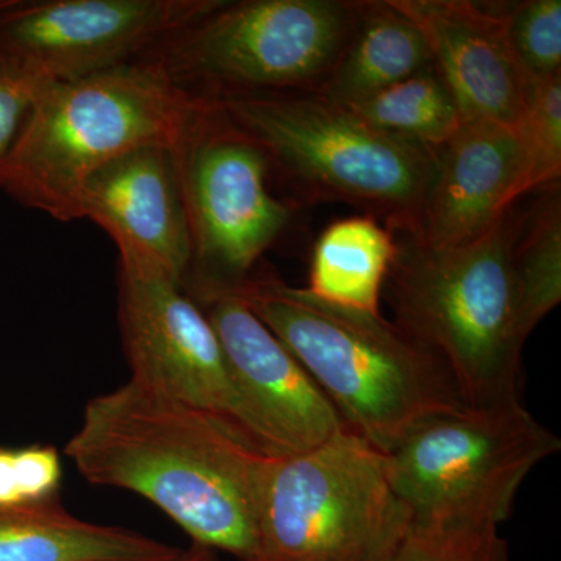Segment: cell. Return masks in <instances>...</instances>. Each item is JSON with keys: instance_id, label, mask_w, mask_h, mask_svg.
Segmentation results:
<instances>
[{"instance_id": "6da1fadb", "label": "cell", "mask_w": 561, "mask_h": 561, "mask_svg": "<svg viewBox=\"0 0 561 561\" xmlns=\"http://www.w3.org/2000/svg\"><path fill=\"white\" fill-rule=\"evenodd\" d=\"M65 453L92 485L153 502L195 545L254 561L276 456L224 421L128 381L88 402Z\"/></svg>"}, {"instance_id": "7a4b0ae2", "label": "cell", "mask_w": 561, "mask_h": 561, "mask_svg": "<svg viewBox=\"0 0 561 561\" xmlns=\"http://www.w3.org/2000/svg\"><path fill=\"white\" fill-rule=\"evenodd\" d=\"M236 295L301 362L346 427L382 453L421 421L465 404L440 357L382 313L337 308L276 278L253 276Z\"/></svg>"}, {"instance_id": "3957f363", "label": "cell", "mask_w": 561, "mask_h": 561, "mask_svg": "<svg viewBox=\"0 0 561 561\" xmlns=\"http://www.w3.org/2000/svg\"><path fill=\"white\" fill-rule=\"evenodd\" d=\"M519 202L471 241H398L387 290L394 323L434 351L468 405L519 400L524 323L513 245Z\"/></svg>"}, {"instance_id": "277c9868", "label": "cell", "mask_w": 561, "mask_h": 561, "mask_svg": "<svg viewBox=\"0 0 561 561\" xmlns=\"http://www.w3.org/2000/svg\"><path fill=\"white\" fill-rule=\"evenodd\" d=\"M201 102L150 58L43 84L0 162V190L51 219L80 220L92 173L139 147L175 149Z\"/></svg>"}, {"instance_id": "5b68a950", "label": "cell", "mask_w": 561, "mask_h": 561, "mask_svg": "<svg viewBox=\"0 0 561 561\" xmlns=\"http://www.w3.org/2000/svg\"><path fill=\"white\" fill-rule=\"evenodd\" d=\"M264 151L301 202H342L413 238L437 171L438 150L378 130L317 92L214 99Z\"/></svg>"}, {"instance_id": "8992f818", "label": "cell", "mask_w": 561, "mask_h": 561, "mask_svg": "<svg viewBox=\"0 0 561 561\" xmlns=\"http://www.w3.org/2000/svg\"><path fill=\"white\" fill-rule=\"evenodd\" d=\"M370 0H220L146 58L194 98L317 92Z\"/></svg>"}, {"instance_id": "52a82bcc", "label": "cell", "mask_w": 561, "mask_h": 561, "mask_svg": "<svg viewBox=\"0 0 561 561\" xmlns=\"http://www.w3.org/2000/svg\"><path fill=\"white\" fill-rule=\"evenodd\" d=\"M411 529L387 454L343 430L309 451L276 457L254 561H393Z\"/></svg>"}, {"instance_id": "ba28073f", "label": "cell", "mask_w": 561, "mask_h": 561, "mask_svg": "<svg viewBox=\"0 0 561 561\" xmlns=\"http://www.w3.org/2000/svg\"><path fill=\"white\" fill-rule=\"evenodd\" d=\"M560 449L556 432L511 400L435 413L387 459L412 526L500 527L527 476Z\"/></svg>"}, {"instance_id": "9c48e42d", "label": "cell", "mask_w": 561, "mask_h": 561, "mask_svg": "<svg viewBox=\"0 0 561 561\" xmlns=\"http://www.w3.org/2000/svg\"><path fill=\"white\" fill-rule=\"evenodd\" d=\"M191 234L183 289L198 302L236 295L295 217L294 203L268 187L261 147L202 99L175 149Z\"/></svg>"}, {"instance_id": "30bf717a", "label": "cell", "mask_w": 561, "mask_h": 561, "mask_svg": "<svg viewBox=\"0 0 561 561\" xmlns=\"http://www.w3.org/2000/svg\"><path fill=\"white\" fill-rule=\"evenodd\" d=\"M220 0L0 2V62L43 87L144 60Z\"/></svg>"}, {"instance_id": "8fae6325", "label": "cell", "mask_w": 561, "mask_h": 561, "mask_svg": "<svg viewBox=\"0 0 561 561\" xmlns=\"http://www.w3.org/2000/svg\"><path fill=\"white\" fill-rule=\"evenodd\" d=\"M117 302L128 381L224 421L271 454L208 316L181 284L119 261Z\"/></svg>"}, {"instance_id": "7c38bea8", "label": "cell", "mask_w": 561, "mask_h": 561, "mask_svg": "<svg viewBox=\"0 0 561 561\" xmlns=\"http://www.w3.org/2000/svg\"><path fill=\"white\" fill-rule=\"evenodd\" d=\"M201 306L272 456L309 451L348 430L301 362L238 295Z\"/></svg>"}, {"instance_id": "4fadbf2b", "label": "cell", "mask_w": 561, "mask_h": 561, "mask_svg": "<svg viewBox=\"0 0 561 561\" xmlns=\"http://www.w3.org/2000/svg\"><path fill=\"white\" fill-rule=\"evenodd\" d=\"M79 214L108 232L119 261L184 287L191 234L173 149L139 147L103 165L84 184Z\"/></svg>"}, {"instance_id": "5bb4252c", "label": "cell", "mask_w": 561, "mask_h": 561, "mask_svg": "<svg viewBox=\"0 0 561 561\" xmlns=\"http://www.w3.org/2000/svg\"><path fill=\"white\" fill-rule=\"evenodd\" d=\"M423 33L432 65L465 122L515 127L534 84L524 76L491 2L390 0Z\"/></svg>"}, {"instance_id": "9a60e30c", "label": "cell", "mask_w": 561, "mask_h": 561, "mask_svg": "<svg viewBox=\"0 0 561 561\" xmlns=\"http://www.w3.org/2000/svg\"><path fill=\"white\" fill-rule=\"evenodd\" d=\"M524 195L526 169L515 127L465 122L438 149L419 230L408 239L432 249L460 245L493 227Z\"/></svg>"}, {"instance_id": "2e32d148", "label": "cell", "mask_w": 561, "mask_h": 561, "mask_svg": "<svg viewBox=\"0 0 561 561\" xmlns=\"http://www.w3.org/2000/svg\"><path fill=\"white\" fill-rule=\"evenodd\" d=\"M180 552L139 531L84 522L58 496L0 505V561H172Z\"/></svg>"}, {"instance_id": "e0dca14e", "label": "cell", "mask_w": 561, "mask_h": 561, "mask_svg": "<svg viewBox=\"0 0 561 561\" xmlns=\"http://www.w3.org/2000/svg\"><path fill=\"white\" fill-rule=\"evenodd\" d=\"M431 66V50L420 28L390 0H370L353 38L317 94L348 106Z\"/></svg>"}, {"instance_id": "ac0fdd59", "label": "cell", "mask_w": 561, "mask_h": 561, "mask_svg": "<svg viewBox=\"0 0 561 561\" xmlns=\"http://www.w3.org/2000/svg\"><path fill=\"white\" fill-rule=\"evenodd\" d=\"M397 254L393 232L375 217L334 221L313 245L305 289L328 305L381 316L382 291Z\"/></svg>"}, {"instance_id": "d6986e66", "label": "cell", "mask_w": 561, "mask_h": 561, "mask_svg": "<svg viewBox=\"0 0 561 561\" xmlns=\"http://www.w3.org/2000/svg\"><path fill=\"white\" fill-rule=\"evenodd\" d=\"M346 108L378 130L434 150L442 149L465 124L434 66Z\"/></svg>"}, {"instance_id": "ffe728a7", "label": "cell", "mask_w": 561, "mask_h": 561, "mask_svg": "<svg viewBox=\"0 0 561 561\" xmlns=\"http://www.w3.org/2000/svg\"><path fill=\"white\" fill-rule=\"evenodd\" d=\"M538 194L529 208L519 209L513 245L523 319L530 332L561 301L560 184Z\"/></svg>"}, {"instance_id": "44dd1931", "label": "cell", "mask_w": 561, "mask_h": 561, "mask_svg": "<svg viewBox=\"0 0 561 561\" xmlns=\"http://www.w3.org/2000/svg\"><path fill=\"white\" fill-rule=\"evenodd\" d=\"M519 68L531 84L561 76L560 0L491 2Z\"/></svg>"}, {"instance_id": "7402d4cb", "label": "cell", "mask_w": 561, "mask_h": 561, "mask_svg": "<svg viewBox=\"0 0 561 561\" xmlns=\"http://www.w3.org/2000/svg\"><path fill=\"white\" fill-rule=\"evenodd\" d=\"M515 131L523 151L527 194L560 184L561 76L534 84Z\"/></svg>"}, {"instance_id": "603a6c76", "label": "cell", "mask_w": 561, "mask_h": 561, "mask_svg": "<svg viewBox=\"0 0 561 561\" xmlns=\"http://www.w3.org/2000/svg\"><path fill=\"white\" fill-rule=\"evenodd\" d=\"M393 561H512L496 526H412Z\"/></svg>"}, {"instance_id": "cb8c5ba5", "label": "cell", "mask_w": 561, "mask_h": 561, "mask_svg": "<svg viewBox=\"0 0 561 561\" xmlns=\"http://www.w3.org/2000/svg\"><path fill=\"white\" fill-rule=\"evenodd\" d=\"M61 461L54 446L0 448V505L33 504L58 496Z\"/></svg>"}, {"instance_id": "d4e9b609", "label": "cell", "mask_w": 561, "mask_h": 561, "mask_svg": "<svg viewBox=\"0 0 561 561\" xmlns=\"http://www.w3.org/2000/svg\"><path fill=\"white\" fill-rule=\"evenodd\" d=\"M39 84L18 76L0 62V162L20 136Z\"/></svg>"}, {"instance_id": "484cf974", "label": "cell", "mask_w": 561, "mask_h": 561, "mask_svg": "<svg viewBox=\"0 0 561 561\" xmlns=\"http://www.w3.org/2000/svg\"><path fill=\"white\" fill-rule=\"evenodd\" d=\"M172 561H221L216 556V551L213 549L205 548V546L195 545L192 542L191 548L181 549L179 556Z\"/></svg>"}]
</instances>
